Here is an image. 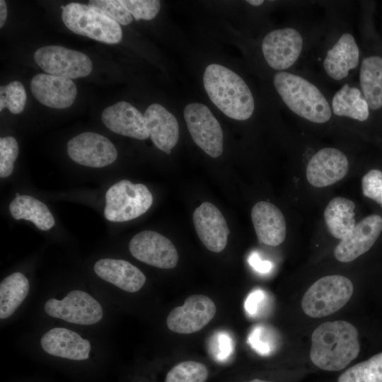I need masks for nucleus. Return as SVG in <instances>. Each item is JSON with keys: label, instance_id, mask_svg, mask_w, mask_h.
<instances>
[{"label": "nucleus", "instance_id": "obj_1", "mask_svg": "<svg viewBox=\"0 0 382 382\" xmlns=\"http://www.w3.org/2000/svg\"><path fill=\"white\" fill-rule=\"evenodd\" d=\"M360 351L357 328L345 320L325 322L311 335L310 358L318 368L329 371L345 369Z\"/></svg>", "mask_w": 382, "mask_h": 382}, {"label": "nucleus", "instance_id": "obj_2", "mask_svg": "<svg viewBox=\"0 0 382 382\" xmlns=\"http://www.w3.org/2000/svg\"><path fill=\"white\" fill-rule=\"evenodd\" d=\"M204 89L212 102L227 117L249 119L255 109L250 89L236 73L218 64L208 65L203 74Z\"/></svg>", "mask_w": 382, "mask_h": 382}, {"label": "nucleus", "instance_id": "obj_3", "mask_svg": "<svg viewBox=\"0 0 382 382\" xmlns=\"http://www.w3.org/2000/svg\"><path fill=\"white\" fill-rule=\"evenodd\" d=\"M273 84L284 104L296 115L323 124L332 117V108L320 89L306 79L287 71H278Z\"/></svg>", "mask_w": 382, "mask_h": 382}, {"label": "nucleus", "instance_id": "obj_4", "mask_svg": "<svg viewBox=\"0 0 382 382\" xmlns=\"http://www.w3.org/2000/svg\"><path fill=\"white\" fill-rule=\"evenodd\" d=\"M62 19L73 33L106 44L122 38L120 25L101 11L88 5L69 3L62 9Z\"/></svg>", "mask_w": 382, "mask_h": 382}, {"label": "nucleus", "instance_id": "obj_5", "mask_svg": "<svg viewBox=\"0 0 382 382\" xmlns=\"http://www.w3.org/2000/svg\"><path fill=\"white\" fill-rule=\"evenodd\" d=\"M352 282L342 275H328L315 282L302 300L303 312L311 318L330 316L341 309L351 299Z\"/></svg>", "mask_w": 382, "mask_h": 382}, {"label": "nucleus", "instance_id": "obj_6", "mask_svg": "<svg viewBox=\"0 0 382 382\" xmlns=\"http://www.w3.org/2000/svg\"><path fill=\"white\" fill-rule=\"evenodd\" d=\"M152 203V194L146 185L121 180L106 192L104 216L112 222L130 221L146 212Z\"/></svg>", "mask_w": 382, "mask_h": 382}, {"label": "nucleus", "instance_id": "obj_7", "mask_svg": "<svg viewBox=\"0 0 382 382\" xmlns=\"http://www.w3.org/2000/svg\"><path fill=\"white\" fill-rule=\"evenodd\" d=\"M45 313L54 318L79 325H93L101 321V303L89 293L74 289L61 299L52 298L44 305Z\"/></svg>", "mask_w": 382, "mask_h": 382}, {"label": "nucleus", "instance_id": "obj_8", "mask_svg": "<svg viewBox=\"0 0 382 382\" xmlns=\"http://www.w3.org/2000/svg\"><path fill=\"white\" fill-rule=\"evenodd\" d=\"M184 118L196 145L212 158L220 156L224 149L223 131L207 106L199 103L187 105Z\"/></svg>", "mask_w": 382, "mask_h": 382}, {"label": "nucleus", "instance_id": "obj_9", "mask_svg": "<svg viewBox=\"0 0 382 382\" xmlns=\"http://www.w3.org/2000/svg\"><path fill=\"white\" fill-rule=\"evenodd\" d=\"M34 60L48 74L70 79L87 76L93 69L92 62L86 54L57 45L37 49Z\"/></svg>", "mask_w": 382, "mask_h": 382}, {"label": "nucleus", "instance_id": "obj_10", "mask_svg": "<svg viewBox=\"0 0 382 382\" xmlns=\"http://www.w3.org/2000/svg\"><path fill=\"white\" fill-rule=\"evenodd\" d=\"M216 312V307L212 299L203 294H192L182 306L170 311L166 325L175 333H195L204 328L214 318Z\"/></svg>", "mask_w": 382, "mask_h": 382}, {"label": "nucleus", "instance_id": "obj_11", "mask_svg": "<svg viewBox=\"0 0 382 382\" xmlns=\"http://www.w3.org/2000/svg\"><path fill=\"white\" fill-rule=\"evenodd\" d=\"M129 250L137 260L161 269L175 267L179 258L177 249L168 238L149 230L134 236Z\"/></svg>", "mask_w": 382, "mask_h": 382}, {"label": "nucleus", "instance_id": "obj_12", "mask_svg": "<svg viewBox=\"0 0 382 382\" xmlns=\"http://www.w3.org/2000/svg\"><path fill=\"white\" fill-rule=\"evenodd\" d=\"M301 33L293 28H283L269 32L262 42V52L267 64L279 71L291 66L303 49Z\"/></svg>", "mask_w": 382, "mask_h": 382}, {"label": "nucleus", "instance_id": "obj_13", "mask_svg": "<svg viewBox=\"0 0 382 382\" xmlns=\"http://www.w3.org/2000/svg\"><path fill=\"white\" fill-rule=\"evenodd\" d=\"M66 151L74 162L91 168L107 166L117 157L115 146L108 138L91 132L81 133L69 139Z\"/></svg>", "mask_w": 382, "mask_h": 382}, {"label": "nucleus", "instance_id": "obj_14", "mask_svg": "<svg viewBox=\"0 0 382 382\" xmlns=\"http://www.w3.org/2000/svg\"><path fill=\"white\" fill-rule=\"evenodd\" d=\"M349 169L346 155L335 148H323L309 160L306 175L308 183L316 187L331 185L342 179Z\"/></svg>", "mask_w": 382, "mask_h": 382}, {"label": "nucleus", "instance_id": "obj_15", "mask_svg": "<svg viewBox=\"0 0 382 382\" xmlns=\"http://www.w3.org/2000/svg\"><path fill=\"white\" fill-rule=\"evenodd\" d=\"M193 223L203 245L213 253H220L226 246L230 233L222 213L211 202L202 203L193 213Z\"/></svg>", "mask_w": 382, "mask_h": 382}, {"label": "nucleus", "instance_id": "obj_16", "mask_svg": "<svg viewBox=\"0 0 382 382\" xmlns=\"http://www.w3.org/2000/svg\"><path fill=\"white\" fill-rule=\"evenodd\" d=\"M381 231V216L373 214L365 217L336 246L335 258L342 262L353 261L373 246Z\"/></svg>", "mask_w": 382, "mask_h": 382}, {"label": "nucleus", "instance_id": "obj_17", "mask_svg": "<svg viewBox=\"0 0 382 382\" xmlns=\"http://www.w3.org/2000/svg\"><path fill=\"white\" fill-rule=\"evenodd\" d=\"M40 343L47 354L74 361L88 359L92 348L88 340L72 330L62 327L47 330L41 337Z\"/></svg>", "mask_w": 382, "mask_h": 382}, {"label": "nucleus", "instance_id": "obj_18", "mask_svg": "<svg viewBox=\"0 0 382 382\" xmlns=\"http://www.w3.org/2000/svg\"><path fill=\"white\" fill-rule=\"evenodd\" d=\"M30 90L40 103L56 109L70 107L77 95L76 86L71 79L48 74L33 76Z\"/></svg>", "mask_w": 382, "mask_h": 382}, {"label": "nucleus", "instance_id": "obj_19", "mask_svg": "<svg viewBox=\"0 0 382 382\" xmlns=\"http://www.w3.org/2000/svg\"><path fill=\"white\" fill-rule=\"evenodd\" d=\"M101 119L103 124L116 134L140 140L149 137L144 115L126 101L106 108Z\"/></svg>", "mask_w": 382, "mask_h": 382}, {"label": "nucleus", "instance_id": "obj_20", "mask_svg": "<svg viewBox=\"0 0 382 382\" xmlns=\"http://www.w3.org/2000/svg\"><path fill=\"white\" fill-rule=\"evenodd\" d=\"M251 219L259 243L277 246L285 240V219L273 204L265 201L257 202L252 208Z\"/></svg>", "mask_w": 382, "mask_h": 382}, {"label": "nucleus", "instance_id": "obj_21", "mask_svg": "<svg viewBox=\"0 0 382 382\" xmlns=\"http://www.w3.org/2000/svg\"><path fill=\"white\" fill-rule=\"evenodd\" d=\"M93 270L103 280L128 293L139 291L146 280L138 267L122 259H100L94 264Z\"/></svg>", "mask_w": 382, "mask_h": 382}, {"label": "nucleus", "instance_id": "obj_22", "mask_svg": "<svg viewBox=\"0 0 382 382\" xmlns=\"http://www.w3.org/2000/svg\"><path fill=\"white\" fill-rule=\"evenodd\" d=\"M144 115L154 144L170 154L179 139V125L175 117L158 103L150 105Z\"/></svg>", "mask_w": 382, "mask_h": 382}, {"label": "nucleus", "instance_id": "obj_23", "mask_svg": "<svg viewBox=\"0 0 382 382\" xmlns=\"http://www.w3.org/2000/svg\"><path fill=\"white\" fill-rule=\"evenodd\" d=\"M359 61V50L356 40L352 34L345 33L328 51L323 67L330 78L340 81L358 66Z\"/></svg>", "mask_w": 382, "mask_h": 382}, {"label": "nucleus", "instance_id": "obj_24", "mask_svg": "<svg viewBox=\"0 0 382 382\" xmlns=\"http://www.w3.org/2000/svg\"><path fill=\"white\" fill-rule=\"evenodd\" d=\"M354 203L342 197H336L329 202L324 211V219L333 237L342 240L354 229Z\"/></svg>", "mask_w": 382, "mask_h": 382}, {"label": "nucleus", "instance_id": "obj_25", "mask_svg": "<svg viewBox=\"0 0 382 382\" xmlns=\"http://www.w3.org/2000/svg\"><path fill=\"white\" fill-rule=\"evenodd\" d=\"M9 212L14 219L30 221L40 230L47 231L55 224L46 204L30 195L16 197L9 204Z\"/></svg>", "mask_w": 382, "mask_h": 382}, {"label": "nucleus", "instance_id": "obj_26", "mask_svg": "<svg viewBox=\"0 0 382 382\" xmlns=\"http://www.w3.org/2000/svg\"><path fill=\"white\" fill-rule=\"evenodd\" d=\"M361 93L369 108H382V57L370 56L363 59L359 71Z\"/></svg>", "mask_w": 382, "mask_h": 382}, {"label": "nucleus", "instance_id": "obj_27", "mask_svg": "<svg viewBox=\"0 0 382 382\" xmlns=\"http://www.w3.org/2000/svg\"><path fill=\"white\" fill-rule=\"evenodd\" d=\"M30 291V282L21 272L6 277L0 283V318L11 317L24 301Z\"/></svg>", "mask_w": 382, "mask_h": 382}, {"label": "nucleus", "instance_id": "obj_28", "mask_svg": "<svg viewBox=\"0 0 382 382\" xmlns=\"http://www.w3.org/2000/svg\"><path fill=\"white\" fill-rule=\"evenodd\" d=\"M332 111L335 115L365 121L369 115V107L361 90L345 83L332 100Z\"/></svg>", "mask_w": 382, "mask_h": 382}, {"label": "nucleus", "instance_id": "obj_29", "mask_svg": "<svg viewBox=\"0 0 382 382\" xmlns=\"http://www.w3.org/2000/svg\"><path fill=\"white\" fill-rule=\"evenodd\" d=\"M337 382H382V352L347 369Z\"/></svg>", "mask_w": 382, "mask_h": 382}, {"label": "nucleus", "instance_id": "obj_30", "mask_svg": "<svg viewBox=\"0 0 382 382\" xmlns=\"http://www.w3.org/2000/svg\"><path fill=\"white\" fill-rule=\"evenodd\" d=\"M207 366L199 361H185L174 366L167 373L165 382H206Z\"/></svg>", "mask_w": 382, "mask_h": 382}, {"label": "nucleus", "instance_id": "obj_31", "mask_svg": "<svg viewBox=\"0 0 382 382\" xmlns=\"http://www.w3.org/2000/svg\"><path fill=\"white\" fill-rule=\"evenodd\" d=\"M26 92L23 85L17 81L0 87V111L5 108L13 114L23 112L26 103Z\"/></svg>", "mask_w": 382, "mask_h": 382}, {"label": "nucleus", "instance_id": "obj_32", "mask_svg": "<svg viewBox=\"0 0 382 382\" xmlns=\"http://www.w3.org/2000/svg\"><path fill=\"white\" fill-rule=\"evenodd\" d=\"M88 5L101 11L120 25H127L133 20L132 16L122 1L91 0Z\"/></svg>", "mask_w": 382, "mask_h": 382}, {"label": "nucleus", "instance_id": "obj_33", "mask_svg": "<svg viewBox=\"0 0 382 382\" xmlns=\"http://www.w3.org/2000/svg\"><path fill=\"white\" fill-rule=\"evenodd\" d=\"M18 152V144L14 137L8 136L0 139L1 178H6L11 175Z\"/></svg>", "mask_w": 382, "mask_h": 382}, {"label": "nucleus", "instance_id": "obj_34", "mask_svg": "<svg viewBox=\"0 0 382 382\" xmlns=\"http://www.w3.org/2000/svg\"><path fill=\"white\" fill-rule=\"evenodd\" d=\"M126 8L136 21L151 20L160 11L161 2L158 0H122Z\"/></svg>", "mask_w": 382, "mask_h": 382}, {"label": "nucleus", "instance_id": "obj_35", "mask_svg": "<svg viewBox=\"0 0 382 382\" xmlns=\"http://www.w3.org/2000/svg\"><path fill=\"white\" fill-rule=\"evenodd\" d=\"M363 195L374 200L382 207V172L372 169L361 180Z\"/></svg>", "mask_w": 382, "mask_h": 382}, {"label": "nucleus", "instance_id": "obj_36", "mask_svg": "<svg viewBox=\"0 0 382 382\" xmlns=\"http://www.w3.org/2000/svg\"><path fill=\"white\" fill-rule=\"evenodd\" d=\"M265 298V293L260 289L251 292L245 302L246 312L250 315H255L258 311Z\"/></svg>", "mask_w": 382, "mask_h": 382}, {"label": "nucleus", "instance_id": "obj_37", "mask_svg": "<svg viewBox=\"0 0 382 382\" xmlns=\"http://www.w3.org/2000/svg\"><path fill=\"white\" fill-rule=\"evenodd\" d=\"M248 261L255 270L262 273L269 272L272 267V264L270 262L262 261L256 253H253Z\"/></svg>", "mask_w": 382, "mask_h": 382}, {"label": "nucleus", "instance_id": "obj_38", "mask_svg": "<svg viewBox=\"0 0 382 382\" xmlns=\"http://www.w3.org/2000/svg\"><path fill=\"white\" fill-rule=\"evenodd\" d=\"M218 343L219 346V355L221 357H226L230 354L231 351V339L226 334H220L218 337Z\"/></svg>", "mask_w": 382, "mask_h": 382}, {"label": "nucleus", "instance_id": "obj_39", "mask_svg": "<svg viewBox=\"0 0 382 382\" xmlns=\"http://www.w3.org/2000/svg\"><path fill=\"white\" fill-rule=\"evenodd\" d=\"M7 6L4 0L0 1V28H2L6 21Z\"/></svg>", "mask_w": 382, "mask_h": 382}, {"label": "nucleus", "instance_id": "obj_40", "mask_svg": "<svg viewBox=\"0 0 382 382\" xmlns=\"http://www.w3.org/2000/svg\"><path fill=\"white\" fill-rule=\"evenodd\" d=\"M246 1L249 4L255 6H260L264 3V1L262 0H248Z\"/></svg>", "mask_w": 382, "mask_h": 382}, {"label": "nucleus", "instance_id": "obj_41", "mask_svg": "<svg viewBox=\"0 0 382 382\" xmlns=\"http://www.w3.org/2000/svg\"><path fill=\"white\" fill-rule=\"evenodd\" d=\"M245 382H247V381H245ZM248 382H270V381L255 378V379L251 380V381H248Z\"/></svg>", "mask_w": 382, "mask_h": 382}, {"label": "nucleus", "instance_id": "obj_42", "mask_svg": "<svg viewBox=\"0 0 382 382\" xmlns=\"http://www.w3.org/2000/svg\"><path fill=\"white\" fill-rule=\"evenodd\" d=\"M21 195L19 193H16V197L20 196Z\"/></svg>", "mask_w": 382, "mask_h": 382}]
</instances>
